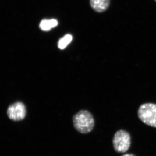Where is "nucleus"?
I'll use <instances>...</instances> for the list:
<instances>
[{
    "mask_svg": "<svg viewBox=\"0 0 156 156\" xmlns=\"http://www.w3.org/2000/svg\"><path fill=\"white\" fill-rule=\"evenodd\" d=\"M73 121L76 130L81 134L90 133L93 130L95 125L93 115L87 110L78 112L73 117Z\"/></svg>",
    "mask_w": 156,
    "mask_h": 156,
    "instance_id": "1",
    "label": "nucleus"
},
{
    "mask_svg": "<svg viewBox=\"0 0 156 156\" xmlns=\"http://www.w3.org/2000/svg\"><path fill=\"white\" fill-rule=\"evenodd\" d=\"M140 120L148 126L156 128V104L147 103L141 105L138 110Z\"/></svg>",
    "mask_w": 156,
    "mask_h": 156,
    "instance_id": "2",
    "label": "nucleus"
},
{
    "mask_svg": "<svg viewBox=\"0 0 156 156\" xmlns=\"http://www.w3.org/2000/svg\"><path fill=\"white\" fill-rule=\"evenodd\" d=\"M114 150L118 153H124L128 151L131 145V137L127 131L119 130L115 133L112 139Z\"/></svg>",
    "mask_w": 156,
    "mask_h": 156,
    "instance_id": "3",
    "label": "nucleus"
},
{
    "mask_svg": "<svg viewBox=\"0 0 156 156\" xmlns=\"http://www.w3.org/2000/svg\"><path fill=\"white\" fill-rule=\"evenodd\" d=\"M7 114L10 119L20 121L24 119L26 114L25 105L21 102H17L9 106Z\"/></svg>",
    "mask_w": 156,
    "mask_h": 156,
    "instance_id": "4",
    "label": "nucleus"
},
{
    "mask_svg": "<svg viewBox=\"0 0 156 156\" xmlns=\"http://www.w3.org/2000/svg\"><path fill=\"white\" fill-rule=\"evenodd\" d=\"M110 0H90V5L92 9L98 13L106 11L109 6Z\"/></svg>",
    "mask_w": 156,
    "mask_h": 156,
    "instance_id": "5",
    "label": "nucleus"
},
{
    "mask_svg": "<svg viewBox=\"0 0 156 156\" xmlns=\"http://www.w3.org/2000/svg\"><path fill=\"white\" fill-rule=\"evenodd\" d=\"M58 22L55 19L43 20L40 23V28L43 31H49L58 25Z\"/></svg>",
    "mask_w": 156,
    "mask_h": 156,
    "instance_id": "6",
    "label": "nucleus"
},
{
    "mask_svg": "<svg viewBox=\"0 0 156 156\" xmlns=\"http://www.w3.org/2000/svg\"><path fill=\"white\" fill-rule=\"evenodd\" d=\"M73 40V36L70 34H66L58 41V47L59 49L63 50Z\"/></svg>",
    "mask_w": 156,
    "mask_h": 156,
    "instance_id": "7",
    "label": "nucleus"
},
{
    "mask_svg": "<svg viewBox=\"0 0 156 156\" xmlns=\"http://www.w3.org/2000/svg\"><path fill=\"white\" fill-rule=\"evenodd\" d=\"M122 156H135V155L134 154H125L123 155Z\"/></svg>",
    "mask_w": 156,
    "mask_h": 156,
    "instance_id": "8",
    "label": "nucleus"
},
{
    "mask_svg": "<svg viewBox=\"0 0 156 156\" xmlns=\"http://www.w3.org/2000/svg\"><path fill=\"white\" fill-rule=\"evenodd\" d=\"M155 2H156V0H155Z\"/></svg>",
    "mask_w": 156,
    "mask_h": 156,
    "instance_id": "9",
    "label": "nucleus"
}]
</instances>
